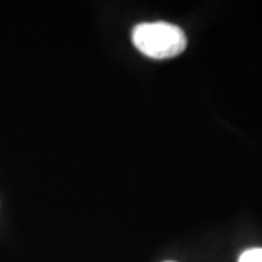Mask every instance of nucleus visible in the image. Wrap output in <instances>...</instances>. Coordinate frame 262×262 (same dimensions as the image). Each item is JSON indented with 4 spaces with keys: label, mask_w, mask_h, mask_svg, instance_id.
Returning <instances> with one entry per match:
<instances>
[{
    "label": "nucleus",
    "mask_w": 262,
    "mask_h": 262,
    "mask_svg": "<svg viewBox=\"0 0 262 262\" xmlns=\"http://www.w3.org/2000/svg\"><path fill=\"white\" fill-rule=\"evenodd\" d=\"M237 262H262V248H251L241 253Z\"/></svg>",
    "instance_id": "2"
},
{
    "label": "nucleus",
    "mask_w": 262,
    "mask_h": 262,
    "mask_svg": "<svg viewBox=\"0 0 262 262\" xmlns=\"http://www.w3.org/2000/svg\"><path fill=\"white\" fill-rule=\"evenodd\" d=\"M133 42L144 56L162 60L179 56L187 48V35L168 22H149L133 29Z\"/></svg>",
    "instance_id": "1"
}]
</instances>
